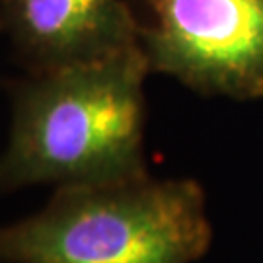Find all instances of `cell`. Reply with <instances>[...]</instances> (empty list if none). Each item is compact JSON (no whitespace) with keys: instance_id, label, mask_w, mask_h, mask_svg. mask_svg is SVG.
I'll return each mask as SVG.
<instances>
[{"instance_id":"cell-3","label":"cell","mask_w":263,"mask_h":263,"mask_svg":"<svg viewBox=\"0 0 263 263\" xmlns=\"http://www.w3.org/2000/svg\"><path fill=\"white\" fill-rule=\"evenodd\" d=\"M151 72L234 100L263 98V0H129Z\"/></svg>"},{"instance_id":"cell-1","label":"cell","mask_w":263,"mask_h":263,"mask_svg":"<svg viewBox=\"0 0 263 263\" xmlns=\"http://www.w3.org/2000/svg\"><path fill=\"white\" fill-rule=\"evenodd\" d=\"M148 74L144 53L137 47L6 80L10 127L0 154V191L104 185L146 176Z\"/></svg>"},{"instance_id":"cell-2","label":"cell","mask_w":263,"mask_h":263,"mask_svg":"<svg viewBox=\"0 0 263 263\" xmlns=\"http://www.w3.org/2000/svg\"><path fill=\"white\" fill-rule=\"evenodd\" d=\"M213 226L193 179L57 187L45 207L0 226V263H195Z\"/></svg>"},{"instance_id":"cell-4","label":"cell","mask_w":263,"mask_h":263,"mask_svg":"<svg viewBox=\"0 0 263 263\" xmlns=\"http://www.w3.org/2000/svg\"><path fill=\"white\" fill-rule=\"evenodd\" d=\"M0 33L29 72L141 47L139 18L127 0H0Z\"/></svg>"}]
</instances>
